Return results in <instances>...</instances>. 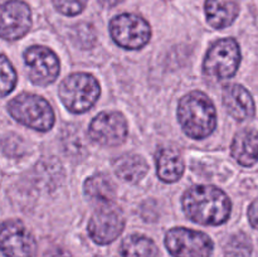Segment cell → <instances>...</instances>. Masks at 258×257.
<instances>
[{
    "label": "cell",
    "instance_id": "14",
    "mask_svg": "<svg viewBox=\"0 0 258 257\" xmlns=\"http://www.w3.org/2000/svg\"><path fill=\"white\" fill-rule=\"evenodd\" d=\"M232 156L241 165H254L258 161V131L249 127L238 131L232 143Z\"/></svg>",
    "mask_w": 258,
    "mask_h": 257
},
{
    "label": "cell",
    "instance_id": "13",
    "mask_svg": "<svg viewBox=\"0 0 258 257\" xmlns=\"http://www.w3.org/2000/svg\"><path fill=\"white\" fill-rule=\"evenodd\" d=\"M223 102L229 115L237 121L249 120L256 113L251 93L241 85H229L224 88Z\"/></svg>",
    "mask_w": 258,
    "mask_h": 257
},
{
    "label": "cell",
    "instance_id": "2",
    "mask_svg": "<svg viewBox=\"0 0 258 257\" xmlns=\"http://www.w3.org/2000/svg\"><path fill=\"white\" fill-rule=\"evenodd\" d=\"M178 118L184 133L191 139H206L214 131L217 112L211 98L203 92L193 91L180 100Z\"/></svg>",
    "mask_w": 258,
    "mask_h": 257
},
{
    "label": "cell",
    "instance_id": "21",
    "mask_svg": "<svg viewBox=\"0 0 258 257\" xmlns=\"http://www.w3.org/2000/svg\"><path fill=\"white\" fill-rule=\"evenodd\" d=\"M0 70H2V96L5 97L14 90L15 83H17V75H15L14 68L5 55L2 57Z\"/></svg>",
    "mask_w": 258,
    "mask_h": 257
},
{
    "label": "cell",
    "instance_id": "24",
    "mask_svg": "<svg viewBox=\"0 0 258 257\" xmlns=\"http://www.w3.org/2000/svg\"><path fill=\"white\" fill-rule=\"evenodd\" d=\"M45 257H72V256H71L70 252L66 251V249L54 248V249H52V251L47 252Z\"/></svg>",
    "mask_w": 258,
    "mask_h": 257
},
{
    "label": "cell",
    "instance_id": "23",
    "mask_svg": "<svg viewBox=\"0 0 258 257\" xmlns=\"http://www.w3.org/2000/svg\"><path fill=\"white\" fill-rule=\"evenodd\" d=\"M248 219L249 222H251L252 227L258 229V199H256L254 202H252V204L249 206Z\"/></svg>",
    "mask_w": 258,
    "mask_h": 257
},
{
    "label": "cell",
    "instance_id": "22",
    "mask_svg": "<svg viewBox=\"0 0 258 257\" xmlns=\"http://www.w3.org/2000/svg\"><path fill=\"white\" fill-rule=\"evenodd\" d=\"M53 4L58 12L64 15H77L85 9L87 0H53Z\"/></svg>",
    "mask_w": 258,
    "mask_h": 257
},
{
    "label": "cell",
    "instance_id": "7",
    "mask_svg": "<svg viewBox=\"0 0 258 257\" xmlns=\"http://www.w3.org/2000/svg\"><path fill=\"white\" fill-rule=\"evenodd\" d=\"M165 246L174 257H211L213 252V242L206 233L188 228L170 229Z\"/></svg>",
    "mask_w": 258,
    "mask_h": 257
},
{
    "label": "cell",
    "instance_id": "12",
    "mask_svg": "<svg viewBox=\"0 0 258 257\" xmlns=\"http://www.w3.org/2000/svg\"><path fill=\"white\" fill-rule=\"evenodd\" d=\"M32 25L30 9L20 0H10L2 8V37L17 40L24 37Z\"/></svg>",
    "mask_w": 258,
    "mask_h": 257
},
{
    "label": "cell",
    "instance_id": "11",
    "mask_svg": "<svg viewBox=\"0 0 258 257\" xmlns=\"http://www.w3.org/2000/svg\"><path fill=\"white\" fill-rule=\"evenodd\" d=\"M2 251L7 257H34L37 242L19 221H7L2 227Z\"/></svg>",
    "mask_w": 258,
    "mask_h": 257
},
{
    "label": "cell",
    "instance_id": "6",
    "mask_svg": "<svg viewBox=\"0 0 258 257\" xmlns=\"http://www.w3.org/2000/svg\"><path fill=\"white\" fill-rule=\"evenodd\" d=\"M110 33L113 42L125 49H140L151 38L150 25L145 19L135 14H121L110 23Z\"/></svg>",
    "mask_w": 258,
    "mask_h": 257
},
{
    "label": "cell",
    "instance_id": "10",
    "mask_svg": "<svg viewBox=\"0 0 258 257\" xmlns=\"http://www.w3.org/2000/svg\"><path fill=\"white\" fill-rule=\"evenodd\" d=\"M88 134L100 145L118 146L127 136V122L120 112L103 111L90 123Z\"/></svg>",
    "mask_w": 258,
    "mask_h": 257
},
{
    "label": "cell",
    "instance_id": "19",
    "mask_svg": "<svg viewBox=\"0 0 258 257\" xmlns=\"http://www.w3.org/2000/svg\"><path fill=\"white\" fill-rule=\"evenodd\" d=\"M121 257H156L158 248L150 238L133 234L123 239L120 247Z\"/></svg>",
    "mask_w": 258,
    "mask_h": 257
},
{
    "label": "cell",
    "instance_id": "8",
    "mask_svg": "<svg viewBox=\"0 0 258 257\" xmlns=\"http://www.w3.org/2000/svg\"><path fill=\"white\" fill-rule=\"evenodd\" d=\"M125 227L122 211L116 204H102L93 213L88 224L91 238L98 244H108L115 241Z\"/></svg>",
    "mask_w": 258,
    "mask_h": 257
},
{
    "label": "cell",
    "instance_id": "15",
    "mask_svg": "<svg viewBox=\"0 0 258 257\" xmlns=\"http://www.w3.org/2000/svg\"><path fill=\"white\" fill-rule=\"evenodd\" d=\"M158 175L165 183L178 181L184 174V160L176 149L164 148L156 154Z\"/></svg>",
    "mask_w": 258,
    "mask_h": 257
},
{
    "label": "cell",
    "instance_id": "17",
    "mask_svg": "<svg viewBox=\"0 0 258 257\" xmlns=\"http://www.w3.org/2000/svg\"><path fill=\"white\" fill-rule=\"evenodd\" d=\"M116 175L128 183H136L146 175L149 170L145 159L135 154H125L113 163Z\"/></svg>",
    "mask_w": 258,
    "mask_h": 257
},
{
    "label": "cell",
    "instance_id": "20",
    "mask_svg": "<svg viewBox=\"0 0 258 257\" xmlns=\"http://www.w3.org/2000/svg\"><path fill=\"white\" fill-rule=\"evenodd\" d=\"M252 242L243 232L231 237L226 246V257H251Z\"/></svg>",
    "mask_w": 258,
    "mask_h": 257
},
{
    "label": "cell",
    "instance_id": "4",
    "mask_svg": "<svg viewBox=\"0 0 258 257\" xmlns=\"http://www.w3.org/2000/svg\"><path fill=\"white\" fill-rule=\"evenodd\" d=\"M9 113L23 125L37 131H48L54 125V112L44 98L22 93L9 102Z\"/></svg>",
    "mask_w": 258,
    "mask_h": 257
},
{
    "label": "cell",
    "instance_id": "16",
    "mask_svg": "<svg viewBox=\"0 0 258 257\" xmlns=\"http://www.w3.org/2000/svg\"><path fill=\"white\" fill-rule=\"evenodd\" d=\"M239 8L237 0H207L206 15L209 24L216 29L229 27L236 20Z\"/></svg>",
    "mask_w": 258,
    "mask_h": 257
},
{
    "label": "cell",
    "instance_id": "5",
    "mask_svg": "<svg viewBox=\"0 0 258 257\" xmlns=\"http://www.w3.org/2000/svg\"><path fill=\"white\" fill-rule=\"evenodd\" d=\"M241 63L238 43L232 38L217 40L204 59V73L212 80H227L236 75Z\"/></svg>",
    "mask_w": 258,
    "mask_h": 257
},
{
    "label": "cell",
    "instance_id": "25",
    "mask_svg": "<svg viewBox=\"0 0 258 257\" xmlns=\"http://www.w3.org/2000/svg\"><path fill=\"white\" fill-rule=\"evenodd\" d=\"M121 2H122V0H98V3L105 8H112Z\"/></svg>",
    "mask_w": 258,
    "mask_h": 257
},
{
    "label": "cell",
    "instance_id": "1",
    "mask_svg": "<svg viewBox=\"0 0 258 257\" xmlns=\"http://www.w3.org/2000/svg\"><path fill=\"white\" fill-rule=\"evenodd\" d=\"M183 209L196 223L219 226L229 218L232 204L224 191L212 185H196L185 191Z\"/></svg>",
    "mask_w": 258,
    "mask_h": 257
},
{
    "label": "cell",
    "instance_id": "3",
    "mask_svg": "<svg viewBox=\"0 0 258 257\" xmlns=\"http://www.w3.org/2000/svg\"><path fill=\"white\" fill-rule=\"evenodd\" d=\"M100 93L97 80L83 72L68 76L59 86L60 101L73 113H83L90 110L98 100Z\"/></svg>",
    "mask_w": 258,
    "mask_h": 257
},
{
    "label": "cell",
    "instance_id": "18",
    "mask_svg": "<svg viewBox=\"0 0 258 257\" xmlns=\"http://www.w3.org/2000/svg\"><path fill=\"white\" fill-rule=\"evenodd\" d=\"M85 194L88 199L98 204L112 203L116 196V186L113 181L105 174H96L85 181Z\"/></svg>",
    "mask_w": 258,
    "mask_h": 257
},
{
    "label": "cell",
    "instance_id": "9",
    "mask_svg": "<svg viewBox=\"0 0 258 257\" xmlns=\"http://www.w3.org/2000/svg\"><path fill=\"white\" fill-rule=\"evenodd\" d=\"M28 77L34 85L48 86L59 75V60L57 55L45 47L34 45L24 53Z\"/></svg>",
    "mask_w": 258,
    "mask_h": 257
}]
</instances>
